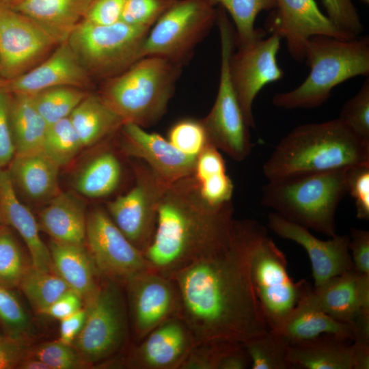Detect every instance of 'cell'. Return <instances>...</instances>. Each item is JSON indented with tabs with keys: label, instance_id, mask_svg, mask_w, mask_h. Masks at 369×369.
<instances>
[{
	"label": "cell",
	"instance_id": "1",
	"mask_svg": "<svg viewBox=\"0 0 369 369\" xmlns=\"http://www.w3.org/2000/svg\"><path fill=\"white\" fill-rule=\"evenodd\" d=\"M267 229L254 220L234 221L230 241L174 273L178 317L196 344L213 340L245 343L269 326L251 277V258Z\"/></svg>",
	"mask_w": 369,
	"mask_h": 369
},
{
	"label": "cell",
	"instance_id": "2",
	"mask_svg": "<svg viewBox=\"0 0 369 369\" xmlns=\"http://www.w3.org/2000/svg\"><path fill=\"white\" fill-rule=\"evenodd\" d=\"M232 202L220 207L201 197L193 175L167 187L154 233L144 251L150 269L171 277L226 245L233 231Z\"/></svg>",
	"mask_w": 369,
	"mask_h": 369
},
{
	"label": "cell",
	"instance_id": "3",
	"mask_svg": "<svg viewBox=\"0 0 369 369\" xmlns=\"http://www.w3.org/2000/svg\"><path fill=\"white\" fill-rule=\"evenodd\" d=\"M369 164V143L339 118L299 125L276 146L262 166L268 180Z\"/></svg>",
	"mask_w": 369,
	"mask_h": 369
},
{
	"label": "cell",
	"instance_id": "4",
	"mask_svg": "<svg viewBox=\"0 0 369 369\" xmlns=\"http://www.w3.org/2000/svg\"><path fill=\"white\" fill-rule=\"evenodd\" d=\"M310 67L306 79L290 91L276 94L273 104L284 109H313L322 105L340 83L369 74V40H344L317 35L305 45L304 59Z\"/></svg>",
	"mask_w": 369,
	"mask_h": 369
},
{
	"label": "cell",
	"instance_id": "5",
	"mask_svg": "<svg viewBox=\"0 0 369 369\" xmlns=\"http://www.w3.org/2000/svg\"><path fill=\"white\" fill-rule=\"evenodd\" d=\"M349 168L268 180L262 189V204L290 221L334 236L336 210L348 193Z\"/></svg>",
	"mask_w": 369,
	"mask_h": 369
},
{
	"label": "cell",
	"instance_id": "6",
	"mask_svg": "<svg viewBox=\"0 0 369 369\" xmlns=\"http://www.w3.org/2000/svg\"><path fill=\"white\" fill-rule=\"evenodd\" d=\"M181 68L165 58L146 56L105 79L98 95L124 123L146 128L166 113Z\"/></svg>",
	"mask_w": 369,
	"mask_h": 369
},
{
	"label": "cell",
	"instance_id": "7",
	"mask_svg": "<svg viewBox=\"0 0 369 369\" xmlns=\"http://www.w3.org/2000/svg\"><path fill=\"white\" fill-rule=\"evenodd\" d=\"M150 29L122 21L97 25L82 20L67 42L91 77L107 79L142 58V46Z\"/></svg>",
	"mask_w": 369,
	"mask_h": 369
},
{
	"label": "cell",
	"instance_id": "8",
	"mask_svg": "<svg viewBox=\"0 0 369 369\" xmlns=\"http://www.w3.org/2000/svg\"><path fill=\"white\" fill-rule=\"evenodd\" d=\"M220 34L221 67L216 99L208 115L202 119L210 144L232 159L241 161L251 153L249 127L247 125L235 94L229 70L235 44L234 29L226 12L217 10Z\"/></svg>",
	"mask_w": 369,
	"mask_h": 369
},
{
	"label": "cell",
	"instance_id": "9",
	"mask_svg": "<svg viewBox=\"0 0 369 369\" xmlns=\"http://www.w3.org/2000/svg\"><path fill=\"white\" fill-rule=\"evenodd\" d=\"M105 278L93 298L85 303V320L73 342L74 348L89 365L120 352L130 335L122 284Z\"/></svg>",
	"mask_w": 369,
	"mask_h": 369
},
{
	"label": "cell",
	"instance_id": "10",
	"mask_svg": "<svg viewBox=\"0 0 369 369\" xmlns=\"http://www.w3.org/2000/svg\"><path fill=\"white\" fill-rule=\"evenodd\" d=\"M217 16V10L206 0H177L149 30L141 57H161L182 66Z\"/></svg>",
	"mask_w": 369,
	"mask_h": 369
},
{
	"label": "cell",
	"instance_id": "11",
	"mask_svg": "<svg viewBox=\"0 0 369 369\" xmlns=\"http://www.w3.org/2000/svg\"><path fill=\"white\" fill-rule=\"evenodd\" d=\"M250 270L269 328L275 329L312 288L306 280L295 282L290 278L286 256L269 236L268 231L254 246Z\"/></svg>",
	"mask_w": 369,
	"mask_h": 369
},
{
	"label": "cell",
	"instance_id": "12",
	"mask_svg": "<svg viewBox=\"0 0 369 369\" xmlns=\"http://www.w3.org/2000/svg\"><path fill=\"white\" fill-rule=\"evenodd\" d=\"M133 165V183L106 204L107 212L126 237L143 253L155 230L159 206L167 186L142 161Z\"/></svg>",
	"mask_w": 369,
	"mask_h": 369
},
{
	"label": "cell",
	"instance_id": "13",
	"mask_svg": "<svg viewBox=\"0 0 369 369\" xmlns=\"http://www.w3.org/2000/svg\"><path fill=\"white\" fill-rule=\"evenodd\" d=\"M85 245L100 274L122 285L150 269L144 253L103 208H95L87 213Z\"/></svg>",
	"mask_w": 369,
	"mask_h": 369
},
{
	"label": "cell",
	"instance_id": "14",
	"mask_svg": "<svg viewBox=\"0 0 369 369\" xmlns=\"http://www.w3.org/2000/svg\"><path fill=\"white\" fill-rule=\"evenodd\" d=\"M58 44L33 20L0 3L1 80H10L26 72Z\"/></svg>",
	"mask_w": 369,
	"mask_h": 369
},
{
	"label": "cell",
	"instance_id": "15",
	"mask_svg": "<svg viewBox=\"0 0 369 369\" xmlns=\"http://www.w3.org/2000/svg\"><path fill=\"white\" fill-rule=\"evenodd\" d=\"M282 38L275 33L238 47L229 62L231 81L247 125L256 126L253 103L266 85L282 79L284 72L277 61Z\"/></svg>",
	"mask_w": 369,
	"mask_h": 369
},
{
	"label": "cell",
	"instance_id": "16",
	"mask_svg": "<svg viewBox=\"0 0 369 369\" xmlns=\"http://www.w3.org/2000/svg\"><path fill=\"white\" fill-rule=\"evenodd\" d=\"M124 286L127 290L131 329L137 342L167 320L178 317L179 295L171 277L150 269Z\"/></svg>",
	"mask_w": 369,
	"mask_h": 369
},
{
	"label": "cell",
	"instance_id": "17",
	"mask_svg": "<svg viewBox=\"0 0 369 369\" xmlns=\"http://www.w3.org/2000/svg\"><path fill=\"white\" fill-rule=\"evenodd\" d=\"M119 132L122 152L144 162L165 184L193 175L196 157L181 152L159 134L131 122L124 123Z\"/></svg>",
	"mask_w": 369,
	"mask_h": 369
},
{
	"label": "cell",
	"instance_id": "18",
	"mask_svg": "<svg viewBox=\"0 0 369 369\" xmlns=\"http://www.w3.org/2000/svg\"><path fill=\"white\" fill-rule=\"evenodd\" d=\"M268 228L278 236L292 241L307 252L311 263L314 287L353 269L348 248L349 235H335L328 240L314 236L310 230L272 212Z\"/></svg>",
	"mask_w": 369,
	"mask_h": 369
},
{
	"label": "cell",
	"instance_id": "19",
	"mask_svg": "<svg viewBox=\"0 0 369 369\" xmlns=\"http://www.w3.org/2000/svg\"><path fill=\"white\" fill-rule=\"evenodd\" d=\"M275 1V12L267 29L286 40L289 54L297 62L303 61L305 43L313 36L352 39L333 25L315 0Z\"/></svg>",
	"mask_w": 369,
	"mask_h": 369
},
{
	"label": "cell",
	"instance_id": "20",
	"mask_svg": "<svg viewBox=\"0 0 369 369\" xmlns=\"http://www.w3.org/2000/svg\"><path fill=\"white\" fill-rule=\"evenodd\" d=\"M195 344L187 325L179 317H174L137 342L124 365L134 369H180Z\"/></svg>",
	"mask_w": 369,
	"mask_h": 369
},
{
	"label": "cell",
	"instance_id": "21",
	"mask_svg": "<svg viewBox=\"0 0 369 369\" xmlns=\"http://www.w3.org/2000/svg\"><path fill=\"white\" fill-rule=\"evenodd\" d=\"M91 85V76L67 41L59 44L45 59L23 74L0 81V87L10 94L30 95L56 87L87 90Z\"/></svg>",
	"mask_w": 369,
	"mask_h": 369
},
{
	"label": "cell",
	"instance_id": "22",
	"mask_svg": "<svg viewBox=\"0 0 369 369\" xmlns=\"http://www.w3.org/2000/svg\"><path fill=\"white\" fill-rule=\"evenodd\" d=\"M308 300L333 318L348 324L363 313H369V275L353 269L314 287Z\"/></svg>",
	"mask_w": 369,
	"mask_h": 369
},
{
	"label": "cell",
	"instance_id": "23",
	"mask_svg": "<svg viewBox=\"0 0 369 369\" xmlns=\"http://www.w3.org/2000/svg\"><path fill=\"white\" fill-rule=\"evenodd\" d=\"M0 214L4 224L15 230L25 242L31 266L42 271H54L49 247L40 235L38 222L20 201L5 168H0Z\"/></svg>",
	"mask_w": 369,
	"mask_h": 369
},
{
	"label": "cell",
	"instance_id": "24",
	"mask_svg": "<svg viewBox=\"0 0 369 369\" xmlns=\"http://www.w3.org/2000/svg\"><path fill=\"white\" fill-rule=\"evenodd\" d=\"M16 191L36 202H49L60 192V167L42 150L15 155L8 165Z\"/></svg>",
	"mask_w": 369,
	"mask_h": 369
},
{
	"label": "cell",
	"instance_id": "25",
	"mask_svg": "<svg viewBox=\"0 0 369 369\" xmlns=\"http://www.w3.org/2000/svg\"><path fill=\"white\" fill-rule=\"evenodd\" d=\"M94 0H20L10 5L40 25L55 41H67Z\"/></svg>",
	"mask_w": 369,
	"mask_h": 369
},
{
	"label": "cell",
	"instance_id": "26",
	"mask_svg": "<svg viewBox=\"0 0 369 369\" xmlns=\"http://www.w3.org/2000/svg\"><path fill=\"white\" fill-rule=\"evenodd\" d=\"M54 271L79 294L85 303L91 300L100 284L98 271L85 244L59 242L51 239L49 245Z\"/></svg>",
	"mask_w": 369,
	"mask_h": 369
},
{
	"label": "cell",
	"instance_id": "27",
	"mask_svg": "<svg viewBox=\"0 0 369 369\" xmlns=\"http://www.w3.org/2000/svg\"><path fill=\"white\" fill-rule=\"evenodd\" d=\"M87 216L85 204L79 196L61 191L42 209L38 222L53 240L85 244Z\"/></svg>",
	"mask_w": 369,
	"mask_h": 369
},
{
	"label": "cell",
	"instance_id": "28",
	"mask_svg": "<svg viewBox=\"0 0 369 369\" xmlns=\"http://www.w3.org/2000/svg\"><path fill=\"white\" fill-rule=\"evenodd\" d=\"M307 292L280 326L270 330L279 333L290 344L309 341L324 335L353 341L351 327L314 306L306 298Z\"/></svg>",
	"mask_w": 369,
	"mask_h": 369
},
{
	"label": "cell",
	"instance_id": "29",
	"mask_svg": "<svg viewBox=\"0 0 369 369\" xmlns=\"http://www.w3.org/2000/svg\"><path fill=\"white\" fill-rule=\"evenodd\" d=\"M350 340L331 335L290 344L288 360L296 369H353Z\"/></svg>",
	"mask_w": 369,
	"mask_h": 369
},
{
	"label": "cell",
	"instance_id": "30",
	"mask_svg": "<svg viewBox=\"0 0 369 369\" xmlns=\"http://www.w3.org/2000/svg\"><path fill=\"white\" fill-rule=\"evenodd\" d=\"M125 170L119 154L108 148L100 150L86 163L74 180L81 195L102 199L114 195L121 187Z\"/></svg>",
	"mask_w": 369,
	"mask_h": 369
},
{
	"label": "cell",
	"instance_id": "31",
	"mask_svg": "<svg viewBox=\"0 0 369 369\" xmlns=\"http://www.w3.org/2000/svg\"><path fill=\"white\" fill-rule=\"evenodd\" d=\"M81 144L89 147L119 132L124 122L100 98L89 93L68 117Z\"/></svg>",
	"mask_w": 369,
	"mask_h": 369
},
{
	"label": "cell",
	"instance_id": "32",
	"mask_svg": "<svg viewBox=\"0 0 369 369\" xmlns=\"http://www.w3.org/2000/svg\"><path fill=\"white\" fill-rule=\"evenodd\" d=\"M10 94V116L15 155L42 150L48 123L38 111L31 95Z\"/></svg>",
	"mask_w": 369,
	"mask_h": 369
},
{
	"label": "cell",
	"instance_id": "33",
	"mask_svg": "<svg viewBox=\"0 0 369 369\" xmlns=\"http://www.w3.org/2000/svg\"><path fill=\"white\" fill-rule=\"evenodd\" d=\"M193 177L201 197L210 206L232 202L234 184L220 151L213 146H208L196 157Z\"/></svg>",
	"mask_w": 369,
	"mask_h": 369
},
{
	"label": "cell",
	"instance_id": "34",
	"mask_svg": "<svg viewBox=\"0 0 369 369\" xmlns=\"http://www.w3.org/2000/svg\"><path fill=\"white\" fill-rule=\"evenodd\" d=\"M211 5L222 8L230 16L234 25L235 44L248 45L265 36L262 29H256L258 15L276 8L275 0H206Z\"/></svg>",
	"mask_w": 369,
	"mask_h": 369
},
{
	"label": "cell",
	"instance_id": "35",
	"mask_svg": "<svg viewBox=\"0 0 369 369\" xmlns=\"http://www.w3.org/2000/svg\"><path fill=\"white\" fill-rule=\"evenodd\" d=\"M18 286L33 308L41 314L70 289L55 272L42 271L31 264L23 275Z\"/></svg>",
	"mask_w": 369,
	"mask_h": 369
},
{
	"label": "cell",
	"instance_id": "36",
	"mask_svg": "<svg viewBox=\"0 0 369 369\" xmlns=\"http://www.w3.org/2000/svg\"><path fill=\"white\" fill-rule=\"evenodd\" d=\"M89 93L83 88L62 86L47 89L31 96L38 111L49 125L68 118Z\"/></svg>",
	"mask_w": 369,
	"mask_h": 369
},
{
	"label": "cell",
	"instance_id": "37",
	"mask_svg": "<svg viewBox=\"0 0 369 369\" xmlns=\"http://www.w3.org/2000/svg\"><path fill=\"white\" fill-rule=\"evenodd\" d=\"M244 345L251 369H291L288 360L290 344L279 333L269 329Z\"/></svg>",
	"mask_w": 369,
	"mask_h": 369
},
{
	"label": "cell",
	"instance_id": "38",
	"mask_svg": "<svg viewBox=\"0 0 369 369\" xmlns=\"http://www.w3.org/2000/svg\"><path fill=\"white\" fill-rule=\"evenodd\" d=\"M83 148L69 118L49 125L42 150L60 167L68 165Z\"/></svg>",
	"mask_w": 369,
	"mask_h": 369
},
{
	"label": "cell",
	"instance_id": "39",
	"mask_svg": "<svg viewBox=\"0 0 369 369\" xmlns=\"http://www.w3.org/2000/svg\"><path fill=\"white\" fill-rule=\"evenodd\" d=\"M29 265L10 228H0V284L12 288L18 286Z\"/></svg>",
	"mask_w": 369,
	"mask_h": 369
},
{
	"label": "cell",
	"instance_id": "40",
	"mask_svg": "<svg viewBox=\"0 0 369 369\" xmlns=\"http://www.w3.org/2000/svg\"><path fill=\"white\" fill-rule=\"evenodd\" d=\"M167 139L181 152L195 157L210 144L202 120L190 118L173 124Z\"/></svg>",
	"mask_w": 369,
	"mask_h": 369
},
{
	"label": "cell",
	"instance_id": "41",
	"mask_svg": "<svg viewBox=\"0 0 369 369\" xmlns=\"http://www.w3.org/2000/svg\"><path fill=\"white\" fill-rule=\"evenodd\" d=\"M339 118L361 140L369 143V78L342 106Z\"/></svg>",
	"mask_w": 369,
	"mask_h": 369
},
{
	"label": "cell",
	"instance_id": "42",
	"mask_svg": "<svg viewBox=\"0 0 369 369\" xmlns=\"http://www.w3.org/2000/svg\"><path fill=\"white\" fill-rule=\"evenodd\" d=\"M240 342L213 340L196 344L180 369H221L226 355Z\"/></svg>",
	"mask_w": 369,
	"mask_h": 369
},
{
	"label": "cell",
	"instance_id": "43",
	"mask_svg": "<svg viewBox=\"0 0 369 369\" xmlns=\"http://www.w3.org/2000/svg\"><path fill=\"white\" fill-rule=\"evenodd\" d=\"M27 356L41 360L50 369H79L90 366L72 345L59 340L42 344L29 350Z\"/></svg>",
	"mask_w": 369,
	"mask_h": 369
},
{
	"label": "cell",
	"instance_id": "44",
	"mask_svg": "<svg viewBox=\"0 0 369 369\" xmlns=\"http://www.w3.org/2000/svg\"><path fill=\"white\" fill-rule=\"evenodd\" d=\"M177 0H126L121 20L128 25L150 29Z\"/></svg>",
	"mask_w": 369,
	"mask_h": 369
},
{
	"label": "cell",
	"instance_id": "45",
	"mask_svg": "<svg viewBox=\"0 0 369 369\" xmlns=\"http://www.w3.org/2000/svg\"><path fill=\"white\" fill-rule=\"evenodd\" d=\"M0 322L8 334L26 336L29 318L23 305L10 288L0 284Z\"/></svg>",
	"mask_w": 369,
	"mask_h": 369
},
{
	"label": "cell",
	"instance_id": "46",
	"mask_svg": "<svg viewBox=\"0 0 369 369\" xmlns=\"http://www.w3.org/2000/svg\"><path fill=\"white\" fill-rule=\"evenodd\" d=\"M326 16L340 31L351 38L364 30L361 18L352 0H321Z\"/></svg>",
	"mask_w": 369,
	"mask_h": 369
},
{
	"label": "cell",
	"instance_id": "47",
	"mask_svg": "<svg viewBox=\"0 0 369 369\" xmlns=\"http://www.w3.org/2000/svg\"><path fill=\"white\" fill-rule=\"evenodd\" d=\"M348 193L354 200L356 217L361 220L369 219V164L359 165L348 169Z\"/></svg>",
	"mask_w": 369,
	"mask_h": 369
},
{
	"label": "cell",
	"instance_id": "48",
	"mask_svg": "<svg viewBox=\"0 0 369 369\" xmlns=\"http://www.w3.org/2000/svg\"><path fill=\"white\" fill-rule=\"evenodd\" d=\"M11 94L0 87V168L8 167L15 155L10 107Z\"/></svg>",
	"mask_w": 369,
	"mask_h": 369
},
{
	"label": "cell",
	"instance_id": "49",
	"mask_svg": "<svg viewBox=\"0 0 369 369\" xmlns=\"http://www.w3.org/2000/svg\"><path fill=\"white\" fill-rule=\"evenodd\" d=\"M126 0H94L83 20L97 25H109L121 20Z\"/></svg>",
	"mask_w": 369,
	"mask_h": 369
},
{
	"label": "cell",
	"instance_id": "50",
	"mask_svg": "<svg viewBox=\"0 0 369 369\" xmlns=\"http://www.w3.org/2000/svg\"><path fill=\"white\" fill-rule=\"evenodd\" d=\"M29 343L26 336L8 335L0 338V369L18 367L28 355Z\"/></svg>",
	"mask_w": 369,
	"mask_h": 369
},
{
	"label": "cell",
	"instance_id": "51",
	"mask_svg": "<svg viewBox=\"0 0 369 369\" xmlns=\"http://www.w3.org/2000/svg\"><path fill=\"white\" fill-rule=\"evenodd\" d=\"M349 237L348 248L353 269L369 275V232L353 228L350 230Z\"/></svg>",
	"mask_w": 369,
	"mask_h": 369
},
{
	"label": "cell",
	"instance_id": "52",
	"mask_svg": "<svg viewBox=\"0 0 369 369\" xmlns=\"http://www.w3.org/2000/svg\"><path fill=\"white\" fill-rule=\"evenodd\" d=\"M83 301L79 294L69 289L53 302L43 314L60 320L82 308Z\"/></svg>",
	"mask_w": 369,
	"mask_h": 369
},
{
	"label": "cell",
	"instance_id": "53",
	"mask_svg": "<svg viewBox=\"0 0 369 369\" xmlns=\"http://www.w3.org/2000/svg\"><path fill=\"white\" fill-rule=\"evenodd\" d=\"M86 308H82L75 313L60 320L59 341L72 345L80 332L86 317Z\"/></svg>",
	"mask_w": 369,
	"mask_h": 369
},
{
	"label": "cell",
	"instance_id": "54",
	"mask_svg": "<svg viewBox=\"0 0 369 369\" xmlns=\"http://www.w3.org/2000/svg\"><path fill=\"white\" fill-rule=\"evenodd\" d=\"M352 346L353 369H368L369 344L353 342Z\"/></svg>",
	"mask_w": 369,
	"mask_h": 369
},
{
	"label": "cell",
	"instance_id": "55",
	"mask_svg": "<svg viewBox=\"0 0 369 369\" xmlns=\"http://www.w3.org/2000/svg\"><path fill=\"white\" fill-rule=\"evenodd\" d=\"M18 368L20 369H50L49 367L41 360L31 356H27L19 364Z\"/></svg>",
	"mask_w": 369,
	"mask_h": 369
},
{
	"label": "cell",
	"instance_id": "56",
	"mask_svg": "<svg viewBox=\"0 0 369 369\" xmlns=\"http://www.w3.org/2000/svg\"><path fill=\"white\" fill-rule=\"evenodd\" d=\"M20 0H0L1 3H3L8 5H12L17 2L20 1Z\"/></svg>",
	"mask_w": 369,
	"mask_h": 369
},
{
	"label": "cell",
	"instance_id": "57",
	"mask_svg": "<svg viewBox=\"0 0 369 369\" xmlns=\"http://www.w3.org/2000/svg\"><path fill=\"white\" fill-rule=\"evenodd\" d=\"M3 225H5V224H4L3 221L2 217H1V214H0V228Z\"/></svg>",
	"mask_w": 369,
	"mask_h": 369
},
{
	"label": "cell",
	"instance_id": "58",
	"mask_svg": "<svg viewBox=\"0 0 369 369\" xmlns=\"http://www.w3.org/2000/svg\"><path fill=\"white\" fill-rule=\"evenodd\" d=\"M360 1H361L362 3H365V4H368L369 3V0H359Z\"/></svg>",
	"mask_w": 369,
	"mask_h": 369
},
{
	"label": "cell",
	"instance_id": "59",
	"mask_svg": "<svg viewBox=\"0 0 369 369\" xmlns=\"http://www.w3.org/2000/svg\"><path fill=\"white\" fill-rule=\"evenodd\" d=\"M0 81H1V78H0Z\"/></svg>",
	"mask_w": 369,
	"mask_h": 369
},
{
	"label": "cell",
	"instance_id": "60",
	"mask_svg": "<svg viewBox=\"0 0 369 369\" xmlns=\"http://www.w3.org/2000/svg\"><path fill=\"white\" fill-rule=\"evenodd\" d=\"M0 338H1V336H0Z\"/></svg>",
	"mask_w": 369,
	"mask_h": 369
}]
</instances>
